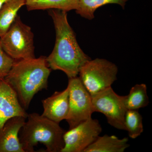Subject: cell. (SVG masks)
I'll return each mask as SVG.
<instances>
[{
	"label": "cell",
	"instance_id": "cell-1",
	"mask_svg": "<svg viewBox=\"0 0 152 152\" xmlns=\"http://www.w3.org/2000/svg\"><path fill=\"white\" fill-rule=\"evenodd\" d=\"M48 14L53 22L56 36L53 50L46 58L49 67L62 71L69 79L77 77L81 68L91 58L79 46L68 22L67 12L50 10Z\"/></svg>",
	"mask_w": 152,
	"mask_h": 152
},
{
	"label": "cell",
	"instance_id": "cell-19",
	"mask_svg": "<svg viewBox=\"0 0 152 152\" xmlns=\"http://www.w3.org/2000/svg\"><path fill=\"white\" fill-rule=\"evenodd\" d=\"M7 0H0V9L1 7L4 4V3Z\"/></svg>",
	"mask_w": 152,
	"mask_h": 152
},
{
	"label": "cell",
	"instance_id": "cell-6",
	"mask_svg": "<svg viewBox=\"0 0 152 152\" xmlns=\"http://www.w3.org/2000/svg\"><path fill=\"white\" fill-rule=\"evenodd\" d=\"M69 110L66 121L69 129L91 118L94 113L89 93L79 77L69 78Z\"/></svg>",
	"mask_w": 152,
	"mask_h": 152
},
{
	"label": "cell",
	"instance_id": "cell-12",
	"mask_svg": "<svg viewBox=\"0 0 152 152\" xmlns=\"http://www.w3.org/2000/svg\"><path fill=\"white\" fill-rule=\"evenodd\" d=\"M128 141L127 137L120 139L107 134L99 136L84 152H124L130 146Z\"/></svg>",
	"mask_w": 152,
	"mask_h": 152
},
{
	"label": "cell",
	"instance_id": "cell-13",
	"mask_svg": "<svg viewBox=\"0 0 152 152\" xmlns=\"http://www.w3.org/2000/svg\"><path fill=\"white\" fill-rule=\"evenodd\" d=\"M26 6L28 11L37 10H58L66 12L78 8V0H26Z\"/></svg>",
	"mask_w": 152,
	"mask_h": 152
},
{
	"label": "cell",
	"instance_id": "cell-11",
	"mask_svg": "<svg viewBox=\"0 0 152 152\" xmlns=\"http://www.w3.org/2000/svg\"><path fill=\"white\" fill-rule=\"evenodd\" d=\"M44 111L42 115L59 124L66 120L69 110V88L53 94L42 101Z\"/></svg>",
	"mask_w": 152,
	"mask_h": 152
},
{
	"label": "cell",
	"instance_id": "cell-10",
	"mask_svg": "<svg viewBox=\"0 0 152 152\" xmlns=\"http://www.w3.org/2000/svg\"><path fill=\"white\" fill-rule=\"evenodd\" d=\"M26 119L16 116L6 122L0 131V152H25L20 142L19 134Z\"/></svg>",
	"mask_w": 152,
	"mask_h": 152
},
{
	"label": "cell",
	"instance_id": "cell-18",
	"mask_svg": "<svg viewBox=\"0 0 152 152\" xmlns=\"http://www.w3.org/2000/svg\"><path fill=\"white\" fill-rule=\"evenodd\" d=\"M15 60L4 50L0 44V81L4 79L12 66Z\"/></svg>",
	"mask_w": 152,
	"mask_h": 152
},
{
	"label": "cell",
	"instance_id": "cell-7",
	"mask_svg": "<svg viewBox=\"0 0 152 152\" xmlns=\"http://www.w3.org/2000/svg\"><path fill=\"white\" fill-rule=\"evenodd\" d=\"M91 97L94 112L104 114L109 124L113 127L126 131L124 118L127 110L124 103V96L117 94L110 87Z\"/></svg>",
	"mask_w": 152,
	"mask_h": 152
},
{
	"label": "cell",
	"instance_id": "cell-4",
	"mask_svg": "<svg viewBox=\"0 0 152 152\" xmlns=\"http://www.w3.org/2000/svg\"><path fill=\"white\" fill-rule=\"evenodd\" d=\"M34 38L31 28L18 15L5 34L0 37V44L15 61L33 58H36Z\"/></svg>",
	"mask_w": 152,
	"mask_h": 152
},
{
	"label": "cell",
	"instance_id": "cell-8",
	"mask_svg": "<svg viewBox=\"0 0 152 152\" xmlns=\"http://www.w3.org/2000/svg\"><path fill=\"white\" fill-rule=\"evenodd\" d=\"M102 132L99 121L92 118L66 131L63 136L64 146L61 152H84Z\"/></svg>",
	"mask_w": 152,
	"mask_h": 152
},
{
	"label": "cell",
	"instance_id": "cell-3",
	"mask_svg": "<svg viewBox=\"0 0 152 152\" xmlns=\"http://www.w3.org/2000/svg\"><path fill=\"white\" fill-rule=\"evenodd\" d=\"M20 132L19 139L25 152H34L39 143L46 148V152H61L64 146V134L66 131L55 122L34 113L28 114Z\"/></svg>",
	"mask_w": 152,
	"mask_h": 152
},
{
	"label": "cell",
	"instance_id": "cell-16",
	"mask_svg": "<svg viewBox=\"0 0 152 152\" xmlns=\"http://www.w3.org/2000/svg\"><path fill=\"white\" fill-rule=\"evenodd\" d=\"M79 6L76 12L83 18L91 20L94 18L95 11L102 6L116 4L123 9L129 0H78Z\"/></svg>",
	"mask_w": 152,
	"mask_h": 152
},
{
	"label": "cell",
	"instance_id": "cell-17",
	"mask_svg": "<svg viewBox=\"0 0 152 152\" xmlns=\"http://www.w3.org/2000/svg\"><path fill=\"white\" fill-rule=\"evenodd\" d=\"M124 123L126 131L131 138H137L143 132L142 117L138 110H127L125 114Z\"/></svg>",
	"mask_w": 152,
	"mask_h": 152
},
{
	"label": "cell",
	"instance_id": "cell-14",
	"mask_svg": "<svg viewBox=\"0 0 152 152\" xmlns=\"http://www.w3.org/2000/svg\"><path fill=\"white\" fill-rule=\"evenodd\" d=\"M26 0H7L0 9V37L8 30Z\"/></svg>",
	"mask_w": 152,
	"mask_h": 152
},
{
	"label": "cell",
	"instance_id": "cell-2",
	"mask_svg": "<svg viewBox=\"0 0 152 152\" xmlns=\"http://www.w3.org/2000/svg\"><path fill=\"white\" fill-rule=\"evenodd\" d=\"M46 58L41 56L38 58L15 61L4 79L15 92L20 104L26 110L34 95L48 88L51 69L49 67Z\"/></svg>",
	"mask_w": 152,
	"mask_h": 152
},
{
	"label": "cell",
	"instance_id": "cell-9",
	"mask_svg": "<svg viewBox=\"0 0 152 152\" xmlns=\"http://www.w3.org/2000/svg\"><path fill=\"white\" fill-rule=\"evenodd\" d=\"M28 114L20 104L15 92L5 81H0V131L11 118H27Z\"/></svg>",
	"mask_w": 152,
	"mask_h": 152
},
{
	"label": "cell",
	"instance_id": "cell-15",
	"mask_svg": "<svg viewBox=\"0 0 152 152\" xmlns=\"http://www.w3.org/2000/svg\"><path fill=\"white\" fill-rule=\"evenodd\" d=\"M124 103L127 110H139L149 104L146 85L137 84L133 86L127 96H124Z\"/></svg>",
	"mask_w": 152,
	"mask_h": 152
},
{
	"label": "cell",
	"instance_id": "cell-5",
	"mask_svg": "<svg viewBox=\"0 0 152 152\" xmlns=\"http://www.w3.org/2000/svg\"><path fill=\"white\" fill-rule=\"evenodd\" d=\"M118 68L103 58L91 59L81 68L79 78L91 96L111 87L116 80Z\"/></svg>",
	"mask_w": 152,
	"mask_h": 152
}]
</instances>
